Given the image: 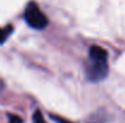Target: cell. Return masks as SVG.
Instances as JSON below:
<instances>
[{
    "label": "cell",
    "mask_w": 125,
    "mask_h": 123,
    "mask_svg": "<svg viewBox=\"0 0 125 123\" xmlns=\"http://www.w3.org/2000/svg\"><path fill=\"white\" fill-rule=\"evenodd\" d=\"M86 75L91 81H101L108 75V53L100 46H91L89 51V63Z\"/></svg>",
    "instance_id": "cell-1"
},
{
    "label": "cell",
    "mask_w": 125,
    "mask_h": 123,
    "mask_svg": "<svg viewBox=\"0 0 125 123\" xmlns=\"http://www.w3.org/2000/svg\"><path fill=\"white\" fill-rule=\"evenodd\" d=\"M24 19L27 22V24L33 28V29H38L42 30L44 29L49 21L47 17L42 13V11L39 8L38 4L34 1H31L27 6H26V11H24Z\"/></svg>",
    "instance_id": "cell-2"
},
{
    "label": "cell",
    "mask_w": 125,
    "mask_h": 123,
    "mask_svg": "<svg viewBox=\"0 0 125 123\" xmlns=\"http://www.w3.org/2000/svg\"><path fill=\"white\" fill-rule=\"evenodd\" d=\"M12 33V25L5 27V28H0V43H2L4 41L9 38V35Z\"/></svg>",
    "instance_id": "cell-3"
},
{
    "label": "cell",
    "mask_w": 125,
    "mask_h": 123,
    "mask_svg": "<svg viewBox=\"0 0 125 123\" xmlns=\"http://www.w3.org/2000/svg\"><path fill=\"white\" fill-rule=\"evenodd\" d=\"M33 123H46L40 110H35L34 111V114H33Z\"/></svg>",
    "instance_id": "cell-4"
},
{
    "label": "cell",
    "mask_w": 125,
    "mask_h": 123,
    "mask_svg": "<svg viewBox=\"0 0 125 123\" xmlns=\"http://www.w3.org/2000/svg\"><path fill=\"white\" fill-rule=\"evenodd\" d=\"M9 118H10V123H22V120L17 116H13V115H9Z\"/></svg>",
    "instance_id": "cell-5"
},
{
    "label": "cell",
    "mask_w": 125,
    "mask_h": 123,
    "mask_svg": "<svg viewBox=\"0 0 125 123\" xmlns=\"http://www.w3.org/2000/svg\"><path fill=\"white\" fill-rule=\"evenodd\" d=\"M4 86H5V84H4V82L0 80V92H1V90L4 89Z\"/></svg>",
    "instance_id": "cell-6"
}]
</instances>
